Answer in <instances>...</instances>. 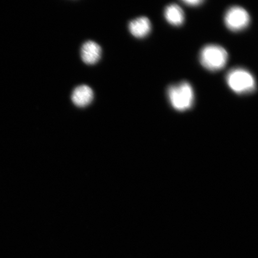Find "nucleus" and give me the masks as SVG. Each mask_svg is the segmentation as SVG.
Returning <instances> with one entry per match:
<instances>
[{
    "label": "nucleus",
    "instance_id": "2",
    "mask_svg": "<svg viewBox=\"0 0 258 258\" xmlns=\"http://www.w3.org/2000/svg\"><path fill=\"white\" fill-rule=\"evenodd\" d=\"M226 80L230 89L237 94H248L256 89L252 74L241 68H235L228 72Z\"/></svg>",
    "mask_w": 258,
    "mask_h": 258
},
{
    "label": "nucleus",
    "instance_id": "3",
    "mask_svg": "<svg viewBox=\"0 0 258 258\" xmlns=\"http://www.w3.org/2000/svg\"><path fill=\"white\" fill-rule=\"evenodd\" d=\"M228 58V53L225 48L216 44L205 46L200 54L202 66L211 72H218L224 69Z\"/></svg>",
    "mask_w": 258,
    "mask_h": 258
},
{
    "label": "nucleus",
    "instance_id": "8",
    "mask_svg": "<svg viewBox=\"0 0 258 258\" xmlns=\"http://www.w3.org/2000/svg\"><path fill=\"white\" fill-rule=\"evenodd\" d=\"M164 16L167 22L174 26H180L184 21V13L178 5L172 4L167 6L164 11Z\"/></svg>",
    "mask_w": 258,
    "mask_h": 258
},
{
    "label": "nucleus",
    "instance_id": "4",
    "mask_svg": "<svg viewBox=\"0 0 258 258\" xmlns=\"http://www.w3.org/2000/svg\"><path fill=\"white\" fill-rule=\"evenodd\" d=\"M224 20L229 30L238 32L247 27L250 18L246 10L239 6H233L226 12Z\"/></svg>",
    "mask_w": 258,
    "mask_h": 258
},
{
    "label": "nucleus",
    "instance_id": "5",
    "mask_svg": "<svg viewBox=\"0 0 258 258\" xmlns=\"http://www.w3.org/2000/svg\"><path fill=\"white\" fill-rule=\"evenodd\" d=\"M101 48L99 45L92 41H87L82 48V59L86 63L94 64L101 57Z\"/></svg>",
    "mask_w": 258,
    "mask_h": 258
},
{
    "label": "nucleus",
    "instance_id": "1",
    "mask_svg": "<svg viewBox=\"0 0 258 258\" xmlns=\"http://www.w3.org/2000/svg\"><path fill=\"white\" fill-rule=\"evenodd\" d=\"M171 105L177 111H185L191 108L195 100L193 89L188 82L172 85L167 89Z\"/></svg>",
    "mask_w": 258,
    "mask_h": 258
},
{
    "label": "nucleus",
    "instance_id": "6",
    "mask_svg": "<svg viewBox=\"0 0 258 258\" xmlns=\"http://www.w3.org/2000/svg\"><path fill=\"white\" fill-rule=\"evenodd\" d=\"M151 25L149 19L140 17L134 19L129 23V30L134 37L144 38L150 33Z\"/></svg>",
    "mask_w": 258,
    "mask_h": 258
},
{
    "label": "nucleus",
    "instance_id": "9",
    "mask_svg": "<svg viewBox=\"0 0 258 258\" xmlns=\"http://www.w3.org/2000/svg\"><path fill=\"white\" fill-rule=\"evenodd\" d=\"M182 1L187 5L196 6L201 5L203 0H182Z\"/></svg>",
    "mask_w": 258,
    "mask_h": 258
},
{
    "label": "nucleus",
    "instance_id": "7",
    "mask_svg": "<svg viewBox=\"0 0 258 258\" xmlns=\"http://www.w3.org/2000/svg\"><path fill=\"white\" fill-rule=\"evenodd\" d=\"M93 93L91 88L86 85L77 87L74 89L72 95L74 104L80 107H85L91 103Z\"/></svg>",
    "mask_w": 258,
    "mask_h": 258
}]
</instances>
